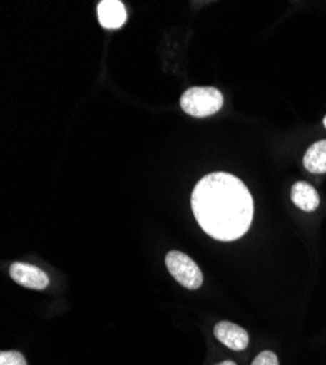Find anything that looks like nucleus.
<instances>
[{
  "instance_id": "1",
  "label": "nucleus",
  "mask_w": 326,
  "mask_h": 365,
  "mask_svg": "<svg viewBox=\"0 0 326 365\" xmlns=\"http://www.w3.org/2000/svg\"><path fill=\"white\" fill-rule=\"evenodd\" d=\"M192 210L200 228L220 241L242 238L253 220V199L245 182L228 173L205 175L193 189Z\"/></svg>"
},
{
  "instance_id": "2",
  "label": "nucleus",
  "mask_w": 326,
  "mask_h": 365,
  "mask_svg": "<svg viewBox=\"0 0 326 365\" xmlns=\"http://www.w3.org/2000/svg\"><path fill=\"white\" fill-rule=\"evenodd\" d=\"M223 94L213 86H193L180 98V106L192 117H210L221 110Z\"/></svg>"
},
{
  "instance_id": "3",
  "label": "nucleus",
  "mask_w": 326,
  "mask_h": 365,
  "mask_svg": "<svg viewBox=\"0 0 326 365\" xmlns=\"http://www.w3.org/2000/svg\"><path fill=\"white\" fill-rule=\"evenodd\" d=\"M165 264L171 277L188 289H198L203 282L199 266L185 253L173 250L165 256Z\"/></svg>"
},
{
  "instance_id": "4",
  "label": "nucleus",
  "mask_w": 326,
  "mask_h": 365,
  "mask_svg": "<svg viewBox=\"0 0 326 365\" xmlns=\"http://www.w3.org/2000/svg\"><path fill=\"white\" fill-rule=\"evenodd\" d=\"M9 275L16 284L29 289H44L49 285V277L44 270L22 262L11 264Z\"/></svg>"
},
{
  "instance_id": "5",
  "label": "nucleus",
  "mask_w": 326,
  "mask_h": 365,
  "mask_svg": "<svg viewBox=\"0 0 326 365\" xmlns=\"http://www.w3.org/2000/svg\"><path fill=\"white\" fill-rule=\"evenodd\" d=\"M215 338L233 351H245L249 345L248 331L231 322H220L214 327Z\"/></svg>"
},
{
  "instance_id": "6",
  "label": "nucleus",
  "mask_w": 326,
  "mask_h": 365,
  "mask_svg": "<svg viewBox=\"0 0 326 365\" xmlns=\"http://www.w3.org/2000/svg\"><path fill=\"white\" fill-rule=\"evenodd\" d=\"M97 14L100 24L107 29L121 28L128 19L125 5L121 0H104V2H100Z\"/></svg>"
},
{
  "instance_id": "7",
  "label": "nucleus",
  "mask_w": 326,
  "mask_h": 365,
  "mask_svg": "<svg viewBox=\"0 0 326 365\" xmlns=\"http://www.w3.org/2000/svg\"><path fill=\"white\" fill-rule=\"evenodd\" d=\"M291 200L299 209L305 212H313L320 205L319 193L306 181H297L291 189Z\"/></svg>"
},
{
  "instance_id": "8",
  "label": "nucleus",
  "mask_w": 326,
  "mask_h": 365,
  "mask_svg": "<svg viewBox=\"0 0 326 365\" xmlns=\"http://www.w3.org/2000/svg\"><path fill=\"white\" fill-rule=\"evenodd\" d=\"M303 164L307 171L315 174L326 173V140L313 143L303 158Z\"/></svg>"
},
{
  "instance_id": "9",
  "label": "nucleus",
  "mask_w": 326,
  "mask_h": 365,
  "mask_svg": "<svg viewBox=\"0 0 326 365\" xmlns=\"http://www.w3.org/2000/svg\"><path fill=\"white\" fill-rule=\"evenodd\" d=\"M0 365H26V361L21 352L5 351L0 354Z\"/></svg>"
},
{
  "instance_id": "10",
  "label": "nucleus",
  "mask_w": 326,
  "mask_h": 365,
  "mask_svg": "<svg viewBox=\"0 0 326 365\" xmlns=\"http://www.w3.org/2000/svg\"><path fill=\"white\" fill-rule=\"evenodd\" d=\"M252 365H280L278 356L271 351L260 352L252 362Z\"/></svg>"
},
{
  "instance_id": "11",
  "label": "nucleus",
  "mask_w": 326,
  "mask_h": 365,
  "mask_svg": "<svg viewBox=\"0 0 326 365\" xmlns=\"http://www.w3.org/2000/svg\"><path fill=\"white\" fill-rule=\"evenodd\" d=\"M217 365H237L234 361H224L221 364H217Z\"/></svg>"
},
{
  "instance_id": "12",
  "label": "nucleus",
  "mask_w": 326,
  "mask_h": 365,
  "mask_svg": "<svg viewBox=\"0 0 326 365\" xmlns=\"http://www.w3.org/2000/svg\"><path fill=\"white\" fill-rule=\"evenodd\" d=\"M323 125H325V128H326V117L323 118Z\"/></svg>"
}]
</instances>
